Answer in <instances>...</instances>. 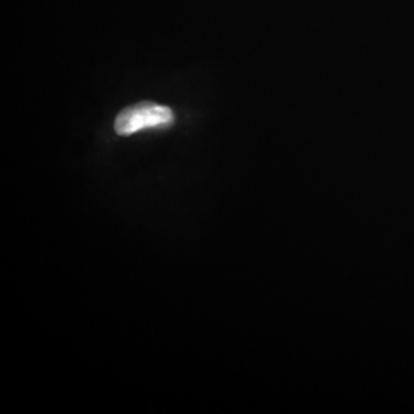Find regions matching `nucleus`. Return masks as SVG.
<instances>
[{
    "instance_id": "1",
    "label": "nucleus",
    "mask_w": 414,
    "mask_h": 414,
    "mask_svg": "<svg viewBox=\"0 0 414 414\" xmlns=\"http://www.w3.org/2000/svg\"><path fill=\"white\" fill-rule=\"evenodd\" d=\"M174 121L173 111L152 102H142L119 113L114 129L120 136H129L143 129L167 128Z\"/></svg>"
}]
</instances>
